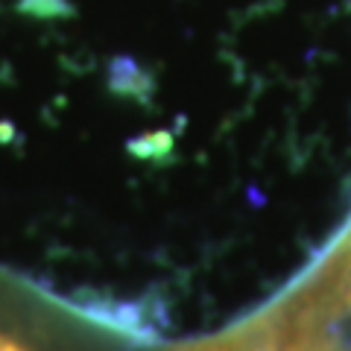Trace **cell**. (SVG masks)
Returning <instances> with one entry per match:
<instances>
[{
	"label": "cell",
	"mask_w": 351,
	"mask_h": 351,
	"mask_svg": "<svg viewBox=\"0 0 351 351\" xmlns=\"http://www.w3.org/2000/svg\"><path fill=\"white\" fill-rule=\"evenodd\" d=\"M0 351H29V348H24L21 343H15V339H9V337H0Z\"/></svg>",
	"instance_id": "obj_1"
}]
</instances>
